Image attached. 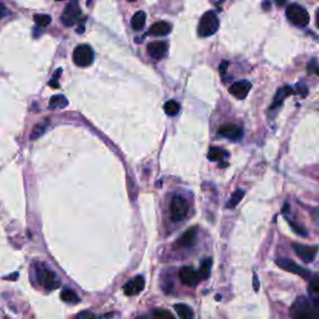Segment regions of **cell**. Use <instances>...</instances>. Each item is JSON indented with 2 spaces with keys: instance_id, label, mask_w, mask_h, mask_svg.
<instances>
[{
  "instance_id": "cell-19",
  "label": "cell",
  "mask_w": 319,
  "mask_h": 319,
  "mask_svg": "<svg viewBox=\"0 0 319 319\" xmlns=\"http://www.w3.org/2000/svg\"><path fill=\"white\" fill-rule=\"evenodd\" d=\"M207 157L208 160L212 162H218V161L221 162L223 158L228 157V152L220 147H210V150H208V153H207Z\"/></svg>"
},
{
  "instance_id": "cell-20",
  "label": "cell",
  "mask_w": 319,
  "mask_h": 319,
  "mask_svg": "<svg viewBox=\"0 0 319 319\" xmlns=\"http://www.w3.org/2000/svg\"><path fill=\"white\" fill-rule=\"evenodd\" d=\"M146 23V14L143 11H137V13L134 14L133 19H131V25H133L134 30H142L143 26H145Z\"/></svg>"
},
{
  "instance_id": "cell-7",
  "label": "cell",
  "mask_w": 319,
  "mask_h": 319,
  "mask_svg": "<svg viewBox=\"0 0 319 319\" xmlns=\"http://www.w3.org/2000/svg\"><path fill=\"white\" fill-rule=\"evenodd\" d=\"M275 265H277L279 268H282V270L287 271V272L294 273V274L299 275V277L304 278V279L309 280L312 277H313V274H312L308 270L301 267V266L297 265V263L293 262V261L288 260V258H278V260H275Z\"/></svg>"
},
{
  "instance_id": "cell-24",
  "label": "cell",
  "mask_w": 319,
  "mask_h": 319,
  "mask_svg": "<svg viewBox=\"0 0 319 319\" xmlns=\"http://www.w3.org/2000/svg\"><path fill=\"white\" fill-rule=\"evenodd\" d=\"M244 195H246V192H244L243 189H241V188L236 189V191H234V192L232 193L231 198H229L228 203H227V207H228V208H234V207H236V206L238 205L239 202H241L242 198L244 197Z\"/></svg>"
},
{
  "instance_id": "cell-1",
  "label": "cell",
  "mask_w": 319,
  "mask_h": 319,
  "mask_svg": "<svg viewBox=\"0 0 319 319\" xmlns=\"http://www.w3.org/2000/svg\"><path fill=\"white\" fill-rule=\"evenodd\" d=\"M308 296H301L291 306L289 314L293 319H319V275L309 279Z\"/></svg>"
},
{
  "instance_id": "cell-17",
  "label": "cell",
  "mask_w": 319,
  "mask_h": 319,
  "mask_svg": "<svg viewBox=\"0 0 319 319\" xmlns=\"http://www.w3.org/2000/svg\"><path fill=\"white\" fill-rule=\"evenodd\" d=\"M171 31V25L167 21H157L153 25H151L148 34L152 37H166Z\"/></svg>"
},
{
  "instance_id": "cell-21",
  "label": "cell",
  "mask_w": 319,
  "mask_h": 319,
  "mask_svg": "<svg viewBox=\"0 0 319 319\" xmlns=\"http://www.w3.org/2000/svg\"><path fill=\"white\" fill-rule=\"evenodd\" d=\"M211 267H212V260L211 258H206L200 266L198 270V274H200L201 280H206L211 274Z\"/></svg>"
},
{
  "instance_id": "cell-6",
  "label": "cell",
  "mask_w": 319,
  "mask_h": 319,
  "mask_svg": "<svg viewBox=\"0 0 319 319\" xmlns=\"http://www.w3.org/2000/svg\"><path fill=\"white\" fill-rule=\"evenodd\" d=\"M73 59L76 65L80 68H86L91 65L93 60V51L89 45L83 44L75 47L73 52Z\"/></svg>"
},
{
  "instance_id": "cell-25",
  "label": "cell",
  "mask_w": 319,
  "mask_h": 319,
  "mask_svg": "<svg viewBox=\"0 0 319 319\" xmlns=\"http://www.w3.org/2000/svg\"><path fill=\"white\" fill-rule=\"evenodd\" d=\"M165 112H166L169 116H176L180 111V104L175 100H170L165 104Z\"/></svg>"
},
{
  "instance_id": "cell-31",
  "label": "cell",
  "mask_w": 319,
  "mask_h": 319,
  "mask_svg": "<svg viewBox=\"0 0 319 319\" xmlns=\"http://www.w3.org/2000/svg\"><path fill=\"white\" fill-rule=\"evenodd\" d=\"M308 71L309 73H316L319 75V66L318 62H317L316 59H312L308 64Z\"/></svg>"
},
{
  "instance_id": "cell-30",
  "label": "cell",
  "mask_w": 319,
  "mask_h": 319,
  "mask_svg": "<svg viewBox=\"0 0 319 319\" xmlns=\"http://www.w3.org/2000/svg\"><path fill=\"white\" fill-rule=\"evenodd\" d=\"M74 319H97L96 316L90 311H83L80 313L76 314V317Z\"/></svg>"
},
{
  "instance_id": "cell-10",
  "label": "cell",
  "mask_w": 319,
  "mask_h": 319,
  "mask_svg": "<svg viewBox=\"0 0 319 319\" xmlns=\"http://www.w3.org/2000/svg\"><path fill=\"white\" fill-rule=\"evenodd\" d=\"M218 134H220L222 137H226L228 140L233 141H239L242 137H243V130H242V127L237 126V125L233 124H226L221 126L218 129Z\"/></svg>"
},
{
  "instance_id": "cell-13",
  "label": "cell",
  "mask_w": 319,
  "mask_h": 319,
  "mask_svg": "<svg viewBox=\"0 0 319 319\" xmlns=\"http://www.w3.org/2000/svg\"><path fill=\"white\" fill-rule=\"evenodd\" d=\"M145 288V278L142 275L133 278L124 285V293L126 296H136Z\"/></svg>"
},
{
  "instance_id": "cell-29",
  "label": "cell",
  "mask_w": 319,
  "mask_h": 319,
  "mask_svg": "<svg viewBox=\"0 0 319 319\" xmlns=\"http://www.w3.org/2000/svg\"><path fill=\"white\" fill-rule=\"evenodd\" d=\"M288 222H289V225H291L292 228H293V231L296 232L297 234H299V236H302V237H307V236H308V233H307L306 228H304L303 226H299L298 223L292 222L291 220H288Z\"/></svg>"
},
{
  "instance_id": "cell-22",
  "label": "cell",
  "mask_w": 319,
  "mask_h": 319,
  "mask_svg": "<svg viewBox=\"0 0 319 319\" xmlns=\"http://www.w3.org/2000/svg\"><path fill=\"white\" fill-rule=\"evenodd\" d=\"M60 298H61L62 302H66V303L70 304L79 303V302H80V298L78 297V294L74 291H71V289H64V291H61Z\"/></svg>"
},
{
  "instance_id": "cell-3",
  "label": "cell",
  "mask_w": 319,
  "mask_h": 319,
  "mask_svg": "<svg viewBox=\"0 0 319 319\" xmlns=\"http://www.w3.org/2000/svg\"><path fill=\"white\" fill-rule=\"evenodd\" d=\"M220 28V20H218L217 15L213 11H207L201 18L200 24H198V35L202 38L211 37Z\"/></svg>"
},
{
  "instance_id": "cell-9",
  "label": "cell",
  "mask_w": 319,
  "mask_h": 319,
  "mask_svg": "<svg viewBox=\"0 0 319 319\" xmlns=\"http://www.w3.org/2000/svg\"><path fill=\"white\" fill-rule=\"evenodd\" d=\"M293 249L297 256L306 263L313 262L318 253V247L306 246V244L301 243H293Z\"/></svg>"
},
{
  "instance_id": "cell-15",
  "label": "cell",
  "mask_w": 319,
  "mask_h": 319,
  "mask_svg": "<svg viewBox=\"0 0 319 319\" xmlns=\"http://www.w3.org/2000/svg\"><path fill=\"white\" fill-rule=\"evenodd\" d=\"M196 241H197V229L192 227L181 234V237L177 239V244L180 247H183V248H188V247H192Z\"/></svg>"
},
{
  "instance_id": "cell-33",
  "label": "cell",
  "mask_w": 319,
  "mask_h": 319,
  "mask_svg": "<svg viewBox=\"0 0 319 319\" xmlns=\"http://www.w3.org/2000/svg\"><path fill=\"white\" fill-rule=\"evenodd\" d=\"M227 68H228V61H222L220 65V73L223 75L227 71Z\"/></svg>"
},
{
  "instance_id": "cell-23",
  "label": "cell",
  "mask_w": 319,
  "mask_h": 319,
  "mask_svg": "<svg viewBox=\"0 0 319 319\" xmlns=\"http://www.w3.org/2000/svg\"><path fill=\"white\" fill-rule=\"evenodd\" d=\"M49 105L51 109H64V107L68 106V100L62 95H55L50 99Z\"/></svg>"
},
{
  "instance_id": "cell-2",
  "label": "cell",
  "mask_w": 319,
  "mask_h": 319,
  "mask_svg": "<svg viewBox=\"0 0 319 319\" xmlns=\"http://www.w3.org/2000/svg\"><path fill=\"white\" fill-rule=\"evenodd\" d=\"M285 16H287L289 23L298 26V28H304V26L308 25L309 20H311L308 10L297 3L289 4L287 6V9H285Z\"/></svg>"
},
{
  "instance_id": "cell-28",
  "label": "cell",
  "mask_w": 319,
  "mask_h": 319,
  "mask_svg": "<svg viewBox=\"0 0 319 319\" xmlns=\"http://www.w3.org/2000/svg\"><path fill=\"white\" fill-rule=\"evenodd\" d=\"M46 126H47V122L37 125V126L34 127V130H33V133H31L30 140H37V138L39 137L40 135H43V134H44V131H45V129H46Z\"/></svg>"
},
{
  "instance_id": "cell-34",
  "label": "cell",
  "mask_w": 319,
  "mask_h": 319,
  "mask_svg": "<svg viewBox=\"0 0 319 319\" xmlns=\"http://www.w3.org/2000/svg\"><path fill=\"white\" fill-rule=\"evenodd\" d=\"M253 288L256 292H258V289H260V282H258V277L256 273L253 274Z\"/></svg>"
},
{
  "instance_id": "cell-14",
  "label": "cell",
  "mask_w": 319,
  "mask_h": 319,
  "mask_svg": "<svg viewBox=\"0 0 319 319\" xmlns=\"http://www.w3.org/2000/svg\"><path fill=\"white\" fill-rule=\"evenodd\" d=\"M167 49H169V45L165 42H153L147 45L148 54H150L151 57H153L156 60L162 59L166 55Z\"/></svg>"
},
{
  "instance_id": "cell-8",
  "label": "cell",
  "mask_w": 319,
  "mask_h": 319,
  "mask_svg": "<svg viewBox=\"0 0 319 319\" xmlns=\"http://www.w3.org/2000/svg\"><path fill=\"white\" fill-rule=\"evenodd\" d=\"M81 18V9L79 6L78 1H71L66 5L65 10L62 11L61 21L65 26H73L78 23Z\"/></svg>"
},
{
  "instance_id": "cell-11",
  "label": "cell",
  "mask_w": 319,
  "mask_h": 319,
  "mask_svg": "<svg viewBox=\"0 0 319 319\" xmlns=\"http://www.w3.org/2000/svg\"><path fill=\"white\" fill-rule=\"evenodd\" d=\"M252 89V84L248 80H241L229 86V93L238 100H244Z\"/></svg>"
},
{
  "instance_id": "cell-16",
  "label": "cell",
  "mask_w": 319,
  "mask_h": 319,
  "mask_svg": "<svg viewBox=\"0 0 319 319\" xmlns=\"http://www.w3.org/2000/svg\"><path fill=\"white\" fill-rule=\"evenodd\" d=\"M292 93H296V90H293V88H291V86H284V88H280L279 90L277 91V93H275L274 96V100H273L272 105H271L270 110L271 111H273V110L278 109V107L282 106L283 101H284V99L287 96H289V95H292Z\"/></svg>"
},
{
  "instance_id": "cell-32",
  "label": "cell",
  "mask_w": 319,
  "mask_h": 319,
  "mask_svg": "<svg viewBox=\"0 0 319 319\" xmlns=\"http://www.w3.org/2000/svg\"><path fill=\"white\" fill-rule=\"evenodd\" d=\"M296 89H297L296 92H299L303 97H306L307 95H308V89H307V86L303 85V84H302V83H299L298 85L296 86Z\"/></svg>"
},
{
  "instance_id": "cell-27",
  "label": "cell",
  "mask_w": 319,
  "mask_h": 319,
  "mask_svg": "<svg viewBox=\"0 0 319 319\" xmlns=\"http://www.w3.org/2000/svg\"><path fill=\"white\" fill-rule=\"evenodd\" d=\"M152 316L155 319H175L174 316H172L169 311H166V309H162V308L153 309Z\"/></svg>"
},
{
  "instance_id": "cell-5",
  "label": "cell",
  "mask_w": 319,
  "mask_h": 319,
  "mask_svg": "<svg viewBox=\"0 0 319 319\" xmlns=\"http://www.w3.org/2000/svg\"><path fill=\"white\" fill-rule=\"evenodd\" d=\"M37 277L40 285H43L46 291H54V289L59 288L60 280L57 279L56 274L44 266H38Z\"/></svg>"
},
{
  "instance_id": "cell-12",
  "label": "cell",
  "mask_w": 319,
  "mask_h": 319,
  "mask_svg": "<svg viewBox=\"0 0 319 319\" xmlns=\"http://www.w3.org/2000/svg\"><path fill=\"white\" fill-rule=\"evenodd\" d=\"M179 277L180 280H181L184 285H189V287H195L201 280L198 272H196L192 267L181 268L179 273Z\"/></svg>"
},
{
  "instance_id": "cell-26",
  "label": "cell",
  "mask_w": 319,
  "mask_h": 319,
  "mask_svg": "<svg viewBox=\"0 0 319 319\" xmlns=\"http://www.w3.org/2000/svg\"><path fill=\"white\" fill-rule=\"evenodd\" d=\"M34 21L40 28H45L51 23V16L46 15V14H37V15H34Z\"/></svg>"
},
{
  "instance_id": "cell-35",
  "label": "cell",
  "mask_w": 319,
  "mask_h": 319,
  "mask_svg": "<svg viewBox=\"0 0 319 319\" xmlns=\"http://www.w3.org/2000/svg\"><path fill=\"white\" fill-rule=\"evenodd\" d=\"M316 24H317V26L319 28V8H318V10H317V13H316Z\"/></svg>"
},
{
  "instance_id": "cell-18",
  "label": "cell",
  "mask_w": 319,
  "mask_h": 319,
  "mask_svg": "<svg viewBox=\"0 0 319 319\" xmlns=\"http://www.w3.org/2000/svg\"><path fill=\"white\" fill-rule=\"evenodd\" d=\"M174 308L175 311H176V313L179 314L180 319H193V317H195L193 309L187 306V304L177 303L175 304Z\"/></svg>"
},
{
  "instance_id": "cell-4",
  "label": "cell",
  "mask_w": 319,
  "mask_h": 319,
  "mask_svg": "<svg viewBox=\"0 0 319 319\" xmlns=\"http://www.w3.org/2000/svg\"><path fill=\"white\" fill-rule=\"evenodd\" d=\"M170 215L174 222L183 221L188 215V203L182 196H174L170 203Z\"/></svg>"
}]
</instances>
